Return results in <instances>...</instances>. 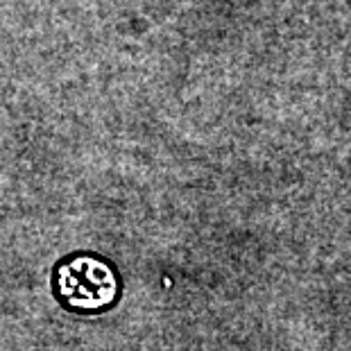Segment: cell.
<instances>
[{"label":"cell","instance_id":"obj_1","mask_svg":"<svg viewBox=\"0 0 351 351\" xmlns=\"http://www.w3.org/2000/svg\"><path fill=\"white\" fill-rule=\"evenodd\" d=\"M57 293L73 311H102L116 300L118 281L104 261L77 256L57 270Z\"/></svg>","mask_w":351,"mask_h":351}]
</instances>
